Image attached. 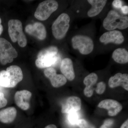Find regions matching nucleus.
Instances as JSON below:
<instances>
[{
  "instance_id": "nucleus-1",
  "label": "nucleus",
  "mask_w": 128,
  "mask_h": 128,
  "mask_svg": "<svg viewBox=\"0 0 128 128\" xmlns=\"http://www.w3.org/2000/svg\"><path fill=\"white\" fill-rule=\"evenodd\" d=\"M23 75L19 66L12 65L9 66L6 70L0 71V86L6 88L15 87L22 81Z\"/></svg>"
},
{
  "instance_id": "nucleus-2",
  "label": "nucleus",
  "mask_w": 128,
  "mask_h": 128,
  "mask_svg": "<svg viewBox=\"0 0 128 128\" xmlns=\"http://www.w3.org/2000/svg\"><path fill=\"white\" fill-rule=\"evenodd\" d=\"M103 26L108 31L126 29L128 27V17L121 16L114 10H110L104 20Z\"/></svg>"
},
{
  "instance_id": "nucleus-3",
  "label": "nucleus",
  "mask_w": 128,
  "mask_h": 128,
  "mask_svg": "<svg viewBox=\"0 0 128 128\" xmlns=\"http://www.w3.org/2000/svg\"><path fill=\"white\" fill-rule=\"evenodd\" d=\"M8 33L12 42H18L21 48L25 47L27 44L26 38L22 29L20 21L17 19H11L8 22Z\"/></svg>"
},
{
  "instance_id": "nucleus-4",
  "label": "nucleus",
  "mask_w": 128,
  "mask_h": 128,
  "mask_svg": "<svg viewBox=\"0 0 128 128\" xmlns=\"http://www.w3.org/2000/svg\"><path fill=\"white\" fill-rule=\"evenodd\" d=\"M70 18L68 14L63 13L60 15L52 26L53 36L56 39L64 38L70 27Z\"/></svg>"
},
{
  "instance_id": "nucleus-5",
  "label": "nucleus",
  "mask_w": 128,
  "mask_h": 128,
  "mask_svg": "<svg viewBox=\"0 0 128 128\" xmlns=\"http://www.w3.org/2000/svg\"><path fill=\"white\" fill-rule=\"evenodd\" d=\"M72 47L74 49L78 50L83 55H88L92 52L94 44L92 39L86 35L78 34L72 38Z\"/></svg>"
},
{
  "instance_id": "nucleus-6",
  "label": "nucleus",
  "mask_w": 128,
  "mask_h": 128,
  "mask_svg": "<svg viewBox=\"0 0 128 128\" xmlns=\"http://www.w3.org/2000/svg\"><path fill=\"white\" fill-rule=\"evenodd\" d=\"M58 7V4L54 0H47L40 3L34 14L37 19L40 21L48 19Z\"/></svg>"
},
{
  "instance_id": "nucleus-7",
  "label": "nucleus",
  "mask_w": 128,
  "mask_h": 128,
  "mask_svg": "<svg viewBox=\"0 0 128 128\" xmlns=\"http://www.w3.org/2000/svg\"><path fill=\"white\" fill-rule=\"evenodd\" d=\"M18 53L11 44L5 38H0V63L3 65L13 62Z\"/></svg>"
},
{
  "instance_id": "nucleus-8",
  "label": "nucleus",
  "mask_w": 128,
  "mask_h": 128,
  "mask_svg": "<svg viewBox=\"0 0 128 128\" xmlns=\"http://www.w3.org/2000/svg\"><path fill=\"white\" fill-rule=\"evenodd\" d=\"M25 32L29 35L40 40L45 39L47 35L46 28L43 24L40 22H35L28 24L25 28Z\"/></svg>"
},
{
  "instance_id": "nucleus-9",
  "label": "nucleus",
  "mask_w": 128,
  "mask_h": 128,
  "mask_svg": "<svg viewBox=\"0 0 128 128\" xmlns=\"http://www.w3.org/2000/svg\"><path fill=\"white\" fill-rule=\"evenodd\" d=\"M99 40L101 42L105 44L111 43L120 44L124 42V38L121 32L114 30L104 33L100 37Z\"/></svg>"
},
{
  "instance_id": "nucleus-10",
  "label": "nucleus",
  "mask_w": 128,
  "mask_h": 128,
  "mask_svg": "<svg viewBox=\"0 0 128 128\" xmlns=\"http://www.w3.org/2000/svg\"><path fill=\"white\" fill-rule=\"evenodd\" d=\"M44 74L50 80L51 84L54 88L61 87L66 84L67 80L63 75L57 74L55 69L52 67L46 68Z\"/></svg>"
},
{
  "instance_id": "nucleus-11",
  "label": "nucleus",
  "mask_w": 128,
  "mask_h": 128,
  "mask_svg": "<svg viewBox=\"0 0 128 128\" xmlns=\"http://www.w3.org/2000/svg\"><path fill=\"white\" fill-rule=\"evenodd\" d=\"M98 108L108 110V114L110 116H114L121 112L122 106L119 102L112 99H107L101 101L98 104Z\"/></svg>"
},
{
  "instance_id": "nucleus-12",
  "label": "nucleus",
  "mask_w": 128,
  "mask_h": 128,
  "mask_svg": "<svg viewBox=\"0 0 128 128\" xmlns=\"http://www.w3.org/2000/svg\"><path fill=\"white\" fill-rule=\"evenodd\" d=\"M32 96V92L27 90L16 92L14 96L15 103L22 110H27L30 108V100Z\"/></svg>"
},
{
  "instance_id": "nucleus-13",
  "label": "nucleus",
  "mask_w": 128,
  "mask_h": 128,
  "mask_svg": "<svg viewBox=\"0 0 128 128\" xmlns=\"http://www.w3.org/2000/svg\"><path fill=\"white\" fill-rule=\"evenodd\" d=\"M82 102L80 98L75 96L69 97L62 105V113L69 114L70 112H78L81 109Z\"/></svg>"
},
{
  "instance_id": "nucleus-14",
  "label": "nucleus",
  "mask_w": 128,
  "mask_h": 128,
  "mask_svg": "<svg viewBox=\"0 0 128 128\" xmlns=\"http://www.w3.org/2000/svg\"><path fill=\"white\" fill-rule=\"evenodd\" d=\"M108 84L110 88L121 86L128 91V74L127 73H117L109 78Z\"/></svg>"
},
{
  "instance_id": "nucleus-15",
  "label": "nucleus",
  "mask_w": 128,
  "mask_h": 128,
  "mask_svg": "<svg viewBox=\"0 0 128 128\" xmlns=\"http://www.w3.org/2000/svg\"><path fill=\"white\" fill-rule=\"evenodd\" d=\"M60 70L62 75L69 80H73L75 78L73 62L70 58H65L62 60L60 64Z\"/></svg>"
},
{
  "instance_id": "nucleus-16",
  "label": "nucleus",
  "mask_w": 128,
  "mask_h": 128,
  "mask_svg": "<svg viewBox=\"0 0 128 128\" xmlns=\"http://www.w3.org/2000/svg\"><path fill=\"white\" fill-rule=\"evenodd\" d=\"M88 2L92 6L87 12L89 17H94L101 12L107 2L106 0H88Z\"/></svg>"
},
{
  "instance_id": "nucleus-17",
  "label": "nucleus",
  "mask_w": 128,
  "mask_h": 128,
  "mask_svg": "<svg viewBox=\"0 0 128 128\" xmlns=\"http://www.w3.org/2000/svg\"><path fill=\"white\" fill-rule=\"evenodd\" d=\"M17 114V110L14 107H10L0 111V122L9 124L14 121Z\"/></svg>"
},
{
  "instance_id": "nucleus-18",
  "label": "nucleus",
  "mask_w": 128,
  "mask_h": 128,
  "mask_svg": "<svg viewBox=\"0 0 128 128\" xmlns=\"http://www.w3.org/2000/svg\"><path fill=\"white\" fill-rule=\"evenodd\" d=\"M58 59L57 56L37 58L35 61V64L39 68H46L54 64L58 60Z\"/></svg>"
},
{
  "instance_id": "nucleus-19",
  "label": "nucleus",
  "mask_w": 128,
  "mask_h": 128,
  "mask_svg": "<svg viewBox=\"0 0 128 128\" xmlns=\"http://www.w3.org/2000/svg\"><path fill=\"white\" fill-rule=\"evenodd\" d=\"M112 58L118 64H124L128 62V52L124 48H118L112 54Z\"/></svg>"
},
{
  "instance_id": "nucleus-20",
  "label": "nucleus",
  "mask_w": 128,
  "mask_h": 128,
  "mask_svg": "<svg viewBox=\"0 0 128 128\" xmlns=\"http://www.w3.org/2000/svg\"><path fill=\"white\" fill-rule=\"evenodd\" d=\"M98 78V76L96 73H91L86 76L83 80V83L86 86L84 89L94 90L93 86L96 84Z\"/></svg>"
},
{
  "instance_id": "nucleus-21",
  "label": "nucleus",
  "mask_w": 128,
  "mask_h": 128,
  "mask_svg": "<svg viewBox=\"0 0 128 128\" xmlns=\"http://www.w3.org/2000/svg\"><path fill=\"white\" fill-rule=\"evenodd\" d=\"M58 51V48L55 46H50L40 50L38 54V58L46 56H57Z\"/></svg>"
},
{
  "instance_id": "nucleus-22",
  "label": "nucleus",
  "mask_w": 128,
  "mask_h": 128,
  "mask_svg": "<svg viewBox=\"0 0 128 128\" xmlns=\"http://www.w3.org/2000/svg\"><path fill=\"white\" fill-rule=\"evenodd\" d=\"M80 115L78 112H70L69 114L68 119L72 125L77 124L80 120Z\"/></svg>"
},
{
  "instance_id": "nucleus-23",
  "label": "nucleus",
  "mask_w": 128,
  "mask_h": 128,
  "mask_svg": "<svg viewBox=\"0 0 128 128\" xmlns=\"http://www.w3.org/2000/svg\"><path fill=\"white\" fill-rule=\"evenodd\" d=\"M76 125L80 128H96L93 125L83 119L79 120Z\"/></svg>"
},
{
  "instance_id": "nucleus-24",
  "label": "nucleus",
  "mask_w": 128,
  "mask_h": 128,
  "mask_svg": "<svg viewBox=\"0 0 128 128\" xmlns=\"http://www.w3.org/2000/svg\"><path fill=\"white\" fill-rule=\"evenodd\" d=\"M106 88V84L103 82H100L97 84L96 90V92L98 94L101 95L104 93Z\"/></svg>"
},
{
  "instance_id": "nucleus-25",
  "label": "nucleus",
  "mask_w": 128,
  "mask_h": 128,
  "mask_svg": "<svg viewBox=\"0 0 128 128\" xmlns=\"http://www.w3.org/2000/svg\"><path fill=\"white\" fill-rule=\"evenodd\" d=\"M7 103V99L5 97L4 94L0 92V108L6 106Z\"/></svg>"
},
{
  "instance_id": "nucleus-26",
  "label": "nucleus",
  "mask_w": 128,
  "mask_h": 128,
  "mask_svg": "<svg viewBox=\"0 0 128 128\" xmlns=\"http://www.w3.org/2000/svg\"><path fill=\"white\" fill-rule=\"evenodd\" d=\"M112 5L114 8L119 9L122 6V2L120 0H114L113 1Z\"/></svg>"
},
{
  "instance_id": "nucleus-27",
  "label": "nucleus",
  "mask_w": 128,
  "mask_h": 128,
  "mask_svg": "<svg viewBox=\"0 0 128 128\" xmlns=\"http://www.w3.org/2000/svg\"><path fill=\"white\" fill-rule=\"evenodd\" d=\"M114 123V121L112 119H107L104 121V124L108 126H112Z\"/></svg>"
},
{
  "instance_id": "nucleus-28",
  "label": "nucleus",
  "mask_w": 128,
  "mask_h": 128,
  "mask_svg": "<svg viewBox=\"0 0 128 128\" xmlns=\"http://www.w3.org/2000/svg\"><path fill=\"white\" fill-rule=\"evenodd\" d=\"M121 11L124 14L127 15L128 14V6H124L121 8Z\"/></svg>"
},
{
  "instance_id": "nucleus-29",
  "label": "nucleus",
  "mask_w": 128,
  "mask_h": 128,
  "mask_svg": "<svg viewBox=\"0 0 128 128\" xmlns=\"http://www.w3.org/2000/svg\"><path fill=\"white\" fill-rule=\"evenodd\" d=\"M120 128H128V120H126L121 125Z\"/></svg>"
},
{
  "instance_id": "nucleus-30",
  "label": "nucleus",
  "mask_w": 128,
  "mask_h": 128,
  "mask_svg": "<svg viewBox=\"0 0 128 128\" xmlns=\"http://www.w3.org/2000/svg\"><path fill=\"white\" fill-rule=\"evenodd\" d=\"M2 20L0 18V36L1 34L2 33V32L3 31V26L2 25Z\"/></svg>"
},
{
  "instance_id": "nucleus-31",
  "label": "nucleus",
  "mask_w": 128,
  "mask_h": 128,
  "mask_svg": "<svg viewBox=\"0 0 128 128\" xmlns=\"http://www.w3.org/2000/svg\"><path fill=\"white\" fill-rule=\"evenodd\" d=\"M44 128H57V126L54 124H50L46 126Z\"/></svg>"
},
{
  "instance_id": "nucleus-32",
  "label": "nucleus",
  "mask_w": 128,
  "mask_h": 128,
  "mask_svg": "<svg viewBox=\"0 0 128 128\" xmlns=\"http://www.w3.org/2000/svg\"><path fill=\"white\" fill-rule=\"evenodd\" d=\"M112 126H108V125H106V124H103L101 126L100 128H111Z\"/></svg>"
},
{
  "instance_id": "nucleus-33",
  "label": "nucleus",
  "mask_w": 128,
  "mask_h": 128,
  "mask_svg": "<svg viewBox=\"0 0 128 128\" xmlns=\"http://www.w3.org/2000/svg\"><path fill=\"white\" fill-rule=\"evenodd\" d=\"M0 87H1V86H0Z\"/></svg>"
}]
</instances>
